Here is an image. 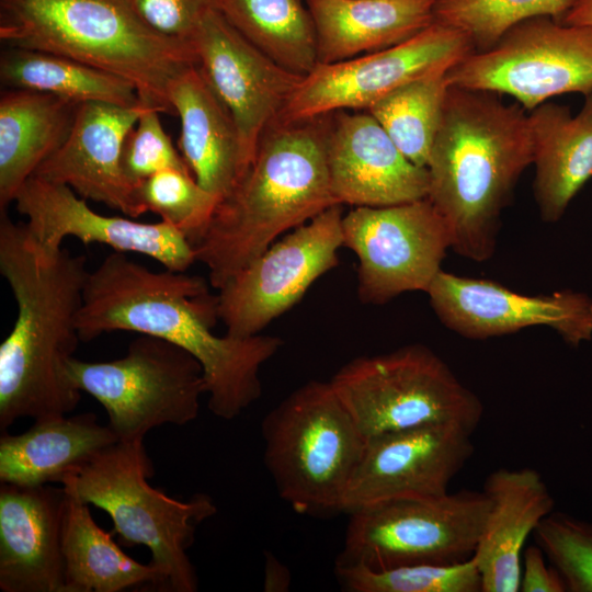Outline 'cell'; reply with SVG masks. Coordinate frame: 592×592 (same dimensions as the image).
<instances>
[{
    "mask_svg": "<svg viewBox=\"0 0 592 592\" xmlns=\"http://www.w3.org/2000/svg\"><path fill=\"white\" fill-rule=\"evenodd\" d=\"M202 276L164 269L155 272L114 251L89 272L78 317L81 341L132 331L164 339L202 365L208 408L224 420L240 415L262 395L260 369L283 340L255 334H215L218 295Z\"/></svg>",
    "mask_w": 592,
    "mask_h": 592,
    "instance_id": "6da1fadb",
    "label": "cell"
},
{
    "mask_svg": "<svg viewBox=\"0 0 592 592\" xmlns=\"http://www.w3.org/2000/svg\"><path fill=\"white\" fill-rule=\"evenodd\" d=\"M86 264L84 255L43 246L24 221L1 210L0 273L18 307L0 345L1 432L21 418H56L77 408L81 391L69 379L67 363L81 341Z\"/></svg>",
    "mask_w": 592,
    "mask_h": 592,
    "instance_id": "7a4b0ae2",
    "label": "cell"
},
{
    "mask_svg": "<svg viewBox=\"0 0 592 592\" xmlns=\"http://www.w3.org/2000/svg\"><path fill=\"white\" fill-rule=\"evenodd\" d=\"M496 92L448 86L426 169V198L451 249L476 262L496 250L500 218L533 162L528 114Z\"/></svg>",
    "mask_w": 592,
    "mask_h": 592,
    "instance_id": "3957f363",
    "label": "cell"
},
{
    "mask_svg": "<svg viewBox=\"0 0 592 592\" xmlns=\"http://www.w3.org/2000/svg\"><path fill=\"white\" fill-rule=\"evenodd\" d=\"M331 114L274 122L254 160L192 242L217 291L283 234L333 205L327 164Z\"/></svg>",
    "mask_w": 592,
    "mask_h": 592,
    "instance_id": "277c9868",
    "label": "cell"
},
{
    "mask_svg": "<svg viewBox=\"0 0 592 592\" xmlns=\"http://www.w3.org/2000/svg\"><path fill=\"white\" fill-rule=\"evenodd\" d=\"M0 38L121 77L145 105L169 114V83L197 65L191 42L156 33L125 0H0Z\"/></svg>",
    "mask_w": 592,
    "mask_h": 592,
    "instance_id": "5b68a950",
    "label": "cell"
},
{
    "mask_svg": "<svg viewBox=\"0 0 592 592\" xmlns=\"http://www.w3.org/2000/svg\"><path fill=\"white\" fill-rule=\"evenodd\" d=\"M153 475L144 440L117 441L61 486L105 511L122 545L149 549L150 565L158 573L156 590L195 592L197 577L187 549L197 526L217 508L204 493L189 501L168 497L148 483Z\"/></svg>",
    "mask_w": 592,
    "mask_h": 592,
    "instance_id": "8992f818",
    "label": "cell"
},
{
    "mask_svg": "<svg viewBox=\"0 0 592 592\" xmlns=\"http://www.w3.org/2000/svg\"><path fill=\"white\" fill-rule=\"evenodd\" d=\"M261 433L265 467L294 511L343 512L365 439L330 382L296 388L265 415Z\"/></svg>",
    "mask_w": 592,
    "mask_h": 592,
    "instance_id": "52a82bcc",
    "label": "cell"
},
{
    "mask_svg": "<svg viewBox=\"0 0 592 592\" xmlns=\"http://www.w3.org/2000/svg\"><path fill=\"white\" fill-rule=\"evenodd\" d=\"M364 439L451 422L474 432L483 405L426 345L358 356L329 380Z\"/></svg>",
    "mask_w": 592,
    "mask_h": 592,
    "instance_id": "ba28073f",
    "label": "cell"
},
{
    "mask_svg": "<svg viewBox=\"0 0 592 592\" xmlns=\"http://www.w3.org/2000/svg\"><path fill=\"white\" fill-rule=\"evenodd\" d=\"M67 374L77 389L103 406L107 425L123 442L144 440L163 424L192 422L206 394L200 362L184 349L148 334L134 339L116 360L86 362L73 356Z\"/></svg>",
    "mask_w": 592,
    "mask_h": 592,
    "instance_id": "9c48e42d",
    "label": "cell"
},
{
    "mask_svg": "<svg viewBox=\"0 0 592 592\" xmlns=\"http://www.w3.org/2000/svg\"><path fill=\"white\" fill-rule=\"evenodd\" d=\"M489 508L483 491L462 489L358 509L349 513L335 565L387 570L466 561L476 550Z\"/></svg>",
    "mask_w": 592,
    "mask_h": 592,
    "instance_id": "30bf717a",
    "label": "cell"
},
{
    "mask_svg": "<svg viewBox=\"0 0 592 592\" xmlns=\"http://www.w3.org/2000/svg\"><path fill=\"white\" fill-rule=\"evenodd\" d=\"M449 86L512 96L531 112L550 98L592 92V26L550 16L523 20L490 48L473 52L446 72Z\"/></svg>",
    "mask_w": 592,
    "mask_h": 592,
    "instance_id": "8fae6325",
    "label": "cell"
},
{
    "mask_svg": "<svg viewBox=\"0 0 592 592\" xmlns=\"http://www.w3.org/2000/svg\"><path fill=\"white\" fill-rule=\"evenodd\" d=\"M475 52L462 31L433 22L395 46L332 64L303 77L275 122H295L338 111H367L398 88L452 66Z\"/></svg>",
    "mask_w": 592,
    "mask_h": 592,
    "instance_id": "7c38bea8",
    "label": "cell"
},
{
    "mask_svg": "<svg viewBox=\"0 0 592 592\" xmlns=\"http://www.w3.org/2000/svg\"><path fill=\"white\" fill-rule=\"evenodd\" d=\"M343 247L358 260L357 297L384 305L407 292H426L451 248L446 226L428 198L357 206L343 215Z\"/></svg>",
    "mask_w": 592,
    "mask_h": 592,
    "instance_id": "4fadbf2b",
    "label": "cell"
},
{
    "mask_svg": "<svg viewBox=\"0 0 592 592\" xmlns=\"http://www.w3.org/2000/svg\"><path fill=\"white\" fill-rule=\"evenodd\" d=\"M342 205H333L273 242L218 289L219 317L236 338L260 334L339 264Z\"/></svg>",
    "mask_w": 592,
    "mask_h": 592,
    "instance_id": "5bb4252c",
    "label": "cell"
},
{
    "mask_svg": "<svg viewBox=\"0 0 592 592\" xmlns=\"http://www.w3.org/2000/svg\"><path fill=\"white\" fill-rule=\"evenodd\" d=\"M440 321L471 340L532 327L554 330L573 348L592 340V298L571 289L526 295L491 280L441 271L425 292Z\"/></svg>",
    "mask_w": 592,
    "mask_h": 592,
    "instance_id": "9a60e30c",
    "label": "cell"
},
{
    "mask_svg": "<svg viewBox=\"0 0 592 592\" xmlns=\"http://www.w3.org/2000/svg\"><path fill=\"white\" fill-rule=\"evenodd\" d=\"M190 42L197 67L235 121L246 172L262 135L278 118L304 76L257 48L217 9L207 12Z\"/></svg>",
    "mask_w": 592,
    "mask_h": 592,
    "instance_id": "2e32d148",
    "label": "cell"
},
{
    "mask_svg": "<svg viewBox=\"0 0 592 592\" xmlns=\"http://www.w3.org/2000/svg\"><path fill=\"white\" fill-rule=\"evenodd\" d=\"M471 434L457 423L441 422L366 439L344 496L343 512L448 493L452 479L474 453Z\"/></svg>",
    "mask_w": 592,
    "mask_h": 592,
    "instance_id": "e0dca14e",
    "label": "cell"
},
{
    "mask_svg": "<svg viewBox=\"0 0 592 592\" xmlns=\"http://www.w3.org/2000/svg\"><path fill=\"white\" fill-rule=\"evenodd\" d=\"M14 203L29 230L47 248H60L67 237H75L84 244L147 255L173 272H185L196 261L191 242L169 224L99 214L69 186L36 175L23 184Z\"/></svg>",
    "mask_w": 592,
    "mask_h": 592,
    "instance_id": "ac0fdd59",
    "label": "cell"
},
{
    "mask_svg": "<svg viewBox=\"0 0 592 592\" xmlns=\"http://www.w3.org/2000/svg\"><path fill=\"white\" fill-rule=\"evenodd\" d=\"M327 164L339 205L388 206L426 198V167L411 162L367 111L331 113Z\"/></svg>",
    "mask_w": 592,
    "mask_h": 592,
    "instance_id": "d6986e66",
    "label": "cell"
},
{
    "mask_svg": "<svg viewBox=\"0 0 592 592\" xmlns=\"http://www.w3.org/2000/svg\"><path fill=\"white\" fill-rule=\"evenodd\" d=\"M149 106L87 102L77 107L64 144L33 175L64 184L84 200L136 218L145 213L122 166L125 140Z\"/></svg>",
    "mask_w": 592,
    "mask_h": 592,
    "instance_id": "ffe728a7",
    "label": "cell"
},
{
    "mask_svg": "<svg viewBox=\"0 0 592 592\" xmlns=\"http://www.w3.org/2000/svg\"><path fill=\"white\" fill-rule=\"evenodd\" d=\"M64 487L0 482V590L67 592Z\"/></svg>",
    "mask_w": 592,
    "mask_h": 592,
    "instance_id": "44dd1931",
    "label": "cell"
},
{
    "mask_svg": "<svg viewBox=\"0 0 592 592\" xmlns=\"http://www.w3.org/2000/svg\"><path fill=\"white\" fill-rule=\"evenodd\" d=\"M483 492L490 508L473 558L482 592L520 591L522 555L527 537L554 511L555 500L534 468H499Z\"/></svg>",
    "mask_w": 592,
    "mask_h": 592,
    "instance_id": "7402d4cb",
    "label": "cell"
},
{
    "mask_svg": "<svg viewBox=\"0 0 592 592\" xmlns=\"http://www.w3.org/2000/svg\"><path fill=\"white\" fill-rule=\"evenodd\" d=\"M168 99L180 117L179 149L196 182L220 201L244 173L237 126L197 65L169 83Z\"/></svg>",
    "mask_w": 592,
    "mask_h": 592,
    "instance_id": "603a6c76",
    "label": "cell"
},
{
    "mask_svg": "<svg viewBox=\"0 0 592 592\" xmlns=\"http://www.w3.org/2000/svg\"><path fill=\"white\" fill-rule=\"evenodd\" d=\"M528 119L535 202L540 218L555 223L592 178V92L576 115L547 101L532 110Z\"/></svg>",
    "mask_w": 592,
    "mask_h": 592,
    "instance_id": "cb8c5ba5",
    "label": "cell"
},
{
    "mask_svg": "<svg viewBox=\"0 0 592 592\" xmlns=\"http://www.w3.org/2000/svg\"><path fill=\"white\" fill-rule=\"evenodd\" d=\"M118 441L92 412L35 420L21 434L0 437V482L18 486L62 483Z\"/></svg>",
    "mask_w": 592,
    "mask_h": 592,
    "instance_id": "d4e9b609",
    "label": "cell"
},
{
    "mask_svg": "<svg viewBox=\"0 0 592 592\" xmlns=\"http://www.w3.org/2000/svg\"><path fill=\"white\" fill-rule=\"evenodd\" d=\"M435 0H307L317 35L318 64L385 49L434 22Z\"/></svg>",
    "mask_w": 592,
    "mask_h": 592,
    "instance_id": "484cf974",
    "label": "cell"
},
{
    "mask_svg": "<svg viewBox=\"0 0 592 592\" xmlns=\"http://www.w3.org/2000/svg\"><path fill=\"white\" fill-rule=\"evenodd\" d=\"M77 104L58 96L10 89L0 98V210L66 140Z\"/></svg>",
    "mask_w": 592,
    "mask_h": 592,
    "instance_id": "4316f807",
    "label": "cell"
},
{
    "mask_svg": "<svg viewBox=\"0 0 592 592\" xmlns=\"http://www.w3.org/2000/svg\"><path fill=\"white\" fill-rule=\"evenodd\" d=\"M64 487V486H62ZM61 546L67 592H121L140 585L156 590L158 573L125 554L93 520L89 503L64 487Z\"/></svg>",
    "mask_w": 592,
    "mask_h": 592,
    "instance_id": "83f0119b",
    "label": "cell"
},
{
    "mask_svg": "<svg viewBox=\"0 0 592 592\" xmlns=\"http://www.w3.org/2000/svg\"><path fill=\"white\" fill-rule=\"evenodd\" d=\"M0 79L10 89L52 94L73 104L143 103L125 79L79 60L47 52L9 47L1 55Z\"/></svg>",
    "mask_w": 592,
    "mask_h": 592,
    "instance_id": "f1b7e54d",
    "label": "cell"
},
{
    "mask_svg": "<svg viewBox=\"0 0 592 592\" xmlns=\"http://www.w3.org/2000/svg\"><path fill=\"white\" fill-rule=\"evenodd\" d=\"M217 10L284 68L306 76L318 65L315 23L300 0H217Z\"/></svg>",
    "mask_w": 592,
    "mask_h": 592,
    "instance_id": "f546056e",
    "label": "cell"
},
{
    "mask_svg": "<svg viewBox=\"0 0 592 592\" xmlns=\"http://www.w3.org/2000/svg\"><path fill=\"white\" fill-rule=\"evenodd\" d=\"M446 72L413 80L367 110L399 150L420 167H426L441 124L449 86Z\"/></svg>",
    "mask_w": 592,
    "mask_h": 592,
    "instance_id": "4dcf8cb0",
    "label": "cell"
},
{
    "mask_svg": "<svg viewBox=\"0 0 592 592\" xmlns=\"http://www.w3.org/2000/svg\"><path fill=\"white\" fill-rule=\"evenodd\" d=\"M572 0H435L434 22L464 32L475 52L492 47L514 24L535 16L559 20Z\"/></svg>",
    "mask_w": 592,
    "mask_h": 592,
    "instance_id": "1f68e13d",
    "label": "cell"
},
{
    "mask_svg": "<svg viewBox=\"0 0 592 592\" xmlns=\"http://www.w3.org/2000/svg\"><path fill=\"white\" fill-rule=\"evenodd\" d=\"M334 573L348 592H482L473 557L453 565H413L387 570L335 565Z\"/></svg>",
    "mask_w": 592,
    "mask_h": 592,
    "instance_id": "d6a6232c",
    "label": "cell"
},
{
    "mask_svg": "<svg viewBox=\"0 0 592 592\" xmlns=\"http://www.w3.org/2000/svg\"><path fill=\"white\" fill-rule=\"evenodd\" d=\"M137 200L145 213L161 217L192 242L202 234L219 203L186 170L167 169L141 181Z\"/></svg>",
    "mask_w": 592,
    "mask_h": 592,
    "instance_id": "836d02e7",
    "label": "cell"
},
{
    "mask_svg": "<svg viewBox=\"0 0 592 592\" xmlns=\"http://www.w3.org/2000/svg\"><path fill=\"white\" fill-rule=\"evenodd\" d=\"M533 535L567 591L592 592V522L553 511Z\"/></svg>",
    "mask_w": 592,
    "mask_h": 592,
    "instance_id": "e575fe53",
    "label": "cell"
},
{
    "mask_svg": "<svg viewBox=\"0 0 592 592\" xmlns=\"http://www.w3.org/2000/svg\"><path fill=\"white\" fill-rule=\"evenodd\" d=\"M160 113L153 107L146 109L125 140L122 166L135 185L167 169L190 171L164 132Z\"/></svg>",
    "mask_w": 592,
    "mask_h": 592,
    "instance_id": "d590c367",
    "label": "cell"
},
{
    "mask_svg": "<svg viewBox=\"0 0 592 592\" xmlns=\"http://www.w3.org/2000/svg\"><path fill=\"white\" fill-rule=\"evenodd\" d=\"M135 15L163 36L190 42L217 0H125Z\"/></svg>",
    "mask_w": 592,
    "mask_h": 592,
    "instance_id": "8d00e7d4",
    "label": "cell"
},
{
    "mask_svg": "<svg viewBox=\"0 0 592 592\" xmlns=\"http://www.w3.org/2000/svg\"><path fill=\"white\" fill-rule=\"evenodd\" d=\"M520 591H567L562 577L553 565L546 562V556L537 544L527 546L523 551Z\"/></svg>",
    "mask_w": 592,
    "mask_h": 592,
    "instance_id": "74e56055",
    "label": "cell"
},
{
    "mask_svg": "<svg viewBox=\"0 0 592 592\" xmlns=\"http://www.w3.org/2000/svg\"><path fill=\"white\" fill-rule=\"evenodd\" d=\"M265 591L288 590L291 577L284 565H282L271 553L265 554Z\"/></svg>",
    "mask_w": 592,
    "mask_h": 592,
    "instance_id": "f35d334b",
    "label": "cell"
},
{
    "mask_svg": "<svg viewBox=\"0 0 592 592\" xmlns=\"http://www.w3.org/2000/svg\"><path fill=\"white\" fill-rule=\"evenodd\" d=\"M558 22L566 25L592 26V0H572L569 9Z\"/></svg>",
    "mask_w": 592,
    "mask_h": 592,
    "instance_id": "ab89813d",
    "label": "cell"
}]
</instances>
